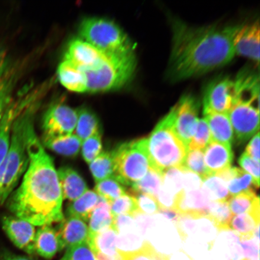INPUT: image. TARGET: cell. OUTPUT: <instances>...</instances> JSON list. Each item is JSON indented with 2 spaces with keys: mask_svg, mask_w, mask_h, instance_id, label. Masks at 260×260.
Segmentation results:
<instances>
[{
  "mask_svg": "<svg viewBox=\"0 0 260 260\" xmlns=\"http://www.w3.org/2000/svg\"><path fill=\"white\" fill-rule=\"evenodd\" d=\"M27 150L28 166L22 183L8 198V207L14 215L34 226L51 225L64 217L63 197L53 158L35 134L29 129Z\"/></svg>",
  "mask_w": 260,
  "mask_h": 260,
  "instance_id": "6da1fadb",
  "label": "cell"
},
{
  "mask_svg": "<svg viewBox=\"0 0 260 260\" xmlns=\"http://www.w3.org/2000/svg\"><path fill=\"white\" fill-rule=\"evenodd\" d=\"M239 25L191 27L174 19L168 74L177 81L200 76L230 62L233 38Z\"/></svg>",
  "mask_w": 260,
  "mask_h": 260,
  "instance_id": "7a4b0ae2",
  "label": "cell"
},
{
  "mask_svg": "<svg viewBox=\"0 0 260 260\" xmlns=\"http://www.w3.org/2000/svg\"><path fill=\"white\" fill-rule=\"evenodd\" d=\"M34 111V108L24 110L13 123L9 151L0 167V206L8 200L27 170V136L32 125Z\"/></svg>",
  "mask_w": 260,
  "mask_h": 260,
  "instance_id": "3957f363",
  "label": "cell"
},
{
  "mask_svg": "<svg viewBox=\"0 0 260 260\" xmlns=\"http://www.w3.org/2000/svg\"><path fill=\"white\" fill-rule=\"evenodd\" d=\"M175 115V106L147 138L151 168L161 174L167 169L183 167L188 152L174 132Z\"/></svg>",
  "mask_w": 260,
  "mask_h": 260,
  "instance_id": "277c9868",
  "label": "cell"
},
{
  "mask_svg": "<svg viewBox=\"0 0 260 260\" xmlns=\"http://www.w3.org/2000/svg\"><path fill=\"white\" fill-rule=\"evenodd\" d=\"M136 58L134 51L109 54L100 67L84 71L87 80V92H107L121 88L134 75Z\"/></svg>",
  "mask_w": 260,
  "mask_h": 260,
  "instance_id": "5b68a950",
  "label": "cell"
},
{
  "mask_svg": "<svg viewBox=\"0 0 260 260\" xmlns=\"http://www.w3.org/2000/svg\"><path fill=\"white\" fill-rule=\"evenodd\" d=\"M114 174L120 183L133 186L151 168L147 138L122 143L112 151Z\"/></svg>",
  "mask_w": 260,
  "mask_h": 260,
  "instance_id": "8992f818",
  "label": "cell"
},
{
  "mask_svg": "<svg viewBox=\"0 0 260 260\" xmlns=\"http://www.w3.org/2000/svg\"><path fill=\"white\" fill-rule=\"evenodd\" d=\"M82 40L107 54L133 51V44L119 26L109 19L90 18L84 19L80 27Z\"/></svg>",
  "mask_w": 260,
  "mask_h": 260,
  "instance_id": "52a82bcc",
  "label": "cell"
},
{
  "mask_svg": "<svg viewBox=\"0 0 260 260\" xmlns=\"http://www.w3.org/2000/svg\"><path fill=\"white\" fill-rule=\"evenodd\" d=\"M236 141L244 144L259 132V90L239 91L229 113Z\"/></svg>",
  "mask_w": 260,
  "mask_h": 260,
  "instance_id": "ba28073f",
  "label": "cell"
},
{
  "mask_svg": "<svg viewBox=\"0 0 260 260\" xmlns=\"http://www.w3.org/2000/svg\"><path fill=\"white\" fill-rule=\"evenodd\" d=\"M77 120L76 110L63 104H55L44 114L42 120L43 139L73 134Z\"/></svg>",
  "mask_w": 260,
  "mask_h": 260,
  "instance_id": "9c48e42d",
  "label": "cell"
},
{
  "mask_svg": "<svg viewBox=\"0 0 260 260\" xmlns=\"http://www.w3.org/2000/svg\"><path fill=\"white\" fill-rule=\"evenodd\" d=\"M176 107L174 125L175 134L187 149L197 128L200 105L190 95L182 97Z\"/></svg>",
  "mask_w": 260,
  "mask_h": 260,
  "instance_id": "30bf717a",
  "label": "cell"
},
{
  "mask_svg": "<svg viewBox=\"0 0 260 260\" xmlns=\"http://www.w3.org/2000/svg\"><path fill=\"white\" fill-rule=\"evenodd\" d=\"M235 99V84L229 77L212 81L205 91L203 111L229 112Z\"/></svg>",
  "mask_w": 260,
  "mask_h": 260,
  "instance_id": "8fae6325",
  "label": "cell"
},
{
  "mask_svg": "<svg viewBox=\"0 0 260 260\" xmlns=\"http://www.w3.org/2000/svg\"><path fill=\"white\" fill-rule=\"evenodd\" d=\"M109 55L82 39H77L68 44L64 60L83 71H89L100 67Z\"/></svg>",
  "mask_w": 260,
  "mask_h": 260,
  "instance_id": "7c38bea8",
  "label": "cell"
},
{
  "mask_svg": "<svg viewBox=\"0 0 260 260\" xmlns=\"http://www.w3.org/2000/svg\"><path fill=\"white\" fill-rule=\"evenodd\" d=\"M2 227L6 235L19 249L32 255L35 253V226L27 221L15 216H6L2 219Z\"/></svg>",
  "mask_w": 260,
  "mask_h": 260,
  "instance_id": "4fadbf2b",
  "label": "cell"
},
{
  "mask_svg": "<svg viewBox=\"0 0 260 260\" xmlns=\"http://www.w3.org/2000/svg\"><path fill=\"white\" fill-rule=\"evenodd\" d=\"M235 54L245 56L258 63L259 60V21L240 24L233 38Z\"/></svg>",
  "mask_w": 260,
  "mask_h": 260,
  "instance_id": "5bb4252c",
  "label": "cell"
},
{
  "mask_svg": "<svg viewBox=\"0 0 260 260\" xmlns=\"http://www.w3.org/2000/svg\"><path fill=\"white\" fill-rule=\"evenodd\" d=\"M56 230L63 249L86 243L88 240V225L84 221L77 217L64 218Z\"/></svg>",
  "mask_w": 260,
  "mask_h": 260,
  "instance_id": "9a60e30c",
  "label": "cell"
},
{
  "mask_svg": "<svg viewBox=\"0 0 260 260\" xmlns=\"http://www.w3.org/2000/svg\"><path fill=\"white\" fill-rule=\"evenodd\" d=\"M204 149L205 164L211 174L215 175L231 167L234 159L232 145L211 141Z\"/></svg>",
  "mask_w": 260,
  "mask_h": 260,
  "instance_id": "2e32d148",
  "label": "cell"
},
{
  "mask_svg": "<svg viewBox=\"0 0 260 260\" xmlns=\"http://www.w3.org/2000/svg\"><path fill=\"white\" fill-rule=\"evenodd\" d=\"M27 100L11 103L0 121V167L7 155L11 143L13 123L28 105Z\"/></svg>",
  "mask_w": 260,
  "mask_h": 260,
  "instance_id": "e0dca14e",
  "label": "cell"
},
{
  "mask_svg": "<svg viewBox=\"0 0 260 260\" xmlns=\"http://www.w3.org/2000/svg\"><path fill=\"white\" fill-rule=\"evenodd\" d=\"M203 114L209 125L211 141L232 145L235 135L229 114L211 111H203Z\"/></svg>",
  "mask_w": 260,
  "mask_h": 260,
  "instance_id": "ac0fdd59",
  "label": "cell"
},
{
  "mask_svg": "<svg viewBox=\"0 0 260 260\" xmlns=\"http://www.w3.org/2000/svg\"><path fill=\"white\" fill-rule=\"evenodd\" d=\"M57 172L63 200L73 201L89 190L85 181L74 169L64 167Z\"/></svg>",
  "mask_w": 260,
  "mask_h": 260,
  "instance_id": "d6986e66",
  "label": "cell"
},
{
  "mask_svg": "<svg viewBox=\"0 0 260 260\" xmlns=\"http://www.w3.org/2000/svg\"><path fill=\"white\" fill-rule=\"evenodd\" d=\"M63 249L56 229L51 225L40 226L36 232L35 253L46 259H51Z\"/></svg>",
  "mask_w": 260,
  "mask_h": 260,
  "instance_id": "ffe728a7",
  "label": "cell"
},
{
  "mask_svg": "<svg viewBox=\"0 0 260 260\" xmlns=\"http://www.w3.org/2000/svg\"><path fill=\"white\" fill-rule=\"evenodd\" d=\"M215 175L225 181L231 197L259 188L251 175L238 168L230 167Z\"/></svg>",
  "mask_w": 260,
  "mask_h": 260,
  "instance_id": "44dd1931",
  "label": "cell"
},
{
  "mask_svg": "<svg viewBox=\"0 0 260 260\" xmlns=\"http://www.w3.org/2000/svg\"><path fill=\"white\" fill-rule=\"evenodd\" d=\"M57 74L58 80L65 88L74 92H87L86 74L76 65L63 60L58 67Z\"/></svg>",
  "mask_w": 260,
  "mask_h": 260,
  "instance_id": "7402d4cb",
  "label": "cell"
},
{
  "mask_svg": "<svg viewBox=\"0 0 260 260\" xmlns=\"http://www.w3.org/2000/svg\"><path fill=\"white\" fill-rule=\"evenodd\" d=\"M116 233L117 250L123 259L141 251L147 241L140 234L136 224L135 226L119 230Z\"/></svg>",
  "mask_w": 260,
  "mask_h": 260,
  "instance_id": "603a6c76",
  "label": "cell"
},
{
  "mask_svg": "<svg viewBox=\"0 0 260 260\" xmlns=\"http://www.w3.org/2000/svg\"><path fill=\"white\" fill-rule=\"evenodd\" d=\"M233 216L249 213L259 220V198L256 190H249L232 196L227 201Z\"/></svg>",
  "mask_w": 260,
  "mask_h": 260,
  "instance_id": "cb8c5ba5",
  "label": "cell"
},
{
  "mask_svg": "<svg viewBox=\"0 0 260 260\" xmlns=\"http://www.w3.org/2000/svg\"><path fill=\"white\" fill-rule=\"evenodd\" d=\"M117 233L113 227L95 234H89L87 244L93 253L113 256L118 254L116 248Z\"/></svg>",
  "mask_w": 260,
  "mask_h": 260,
  "instance_id": "d4e9b609",
  "label": "cell"
},
{
  "mask_svg": "<svg viewBox=\"0 0 260 260\" xmlns=\"http://www.w3.org/2000/svg\"><path fill=\"white\" fill-rule=\"evenodd\" d=\"M99 196L95 191L88 190L68 206L67 217H74L88 222L91 213L95 209Z\"/></svg>",
  "mask_w": 260,
  "mask_h": 260,
  "instance_id": "484cf974",
  "label": "cell"
},
{
  "mask_svg": "<svg viewBox=\"0 0 260 260\" xmlns=\"http://www.w3.org/2000/svg\"><path fill=\"white\" fill-rule=\"evenodd\" d=\"M114 217L107 200L99 197L96 206L89 219V234H95L112 227Z\"/></svg>",
  "mask_w": 260,
  "mask_h": 260,
  "instance_id": "4316f807",
  "label": "cell"
},
{
  "mask_svg": "<svg viewBox=\"0 0 260 260\" xmlns=\"http://www.w3.org/2000/svg\"><path fill=\"white\" fill-rule=\"evenodd\" d=\"M45 147L66 157H73L79 154L81 141L74 134L56 138L43 139Z\"/></svg>",
  "mask_w": 260,
  "mask_h": 260,
  "instance_id": "83f0119b",
  "label": "cell"
},
{
  "mask_svg": "<svg viewBox=\"0 0 260 260\" xmlns=\"http://www.w3.org/2000/svg\"><path fill=\"white\" fill-rule=\"evenodd\" d=\"M77 113V120L74 134L80 139L81 142L100 132L99 119L92 111L81 107Z\"/></svg>",
  "mask_w": 260,
  "mask_h": 260,
  "instance_id": "f1b7e54d",
  "label": "cell"
},
{
  "mask_svg": "<svg viewBox=\"0 0 260 260\" xmlns=\"http://www.w3.org/2000/svg\"><path fill=\"white\" fill-rule=\"evenodd\" d=\"M201 190L210 202L227 201L231 197L225 181L215 175L203 181Z\"/></svg>",
  "mask_w": 260,
  "mask_h": 260,
  "instance_id": "f546056e",
  "label": "cell"
},
{
  "mask_svg": "<svg viewBox=\"0 0 260 260\" xmlns=\"http://www.w3.org/2000/svg\"><path fill=\"white\" fill-rule=\"evenodd\" d=\"M233 216L227 201L210 202L206 217L213 222L218 232L231 230L230 225Z\"/></svg>",
  "mask_w": 260,
  "mask_h": 260,
  "instance_id": "4dcf8cb0",
  "label": "cell"
},
{
  "mask_svg": "<svg viewBox=\"0 0 260 260\" xmlns=\"http://www.w3.org/2000/svg\"><path fill=\"white\" fill-rule=\"evenodd\" d=\"M259 226V220L249 213H245L233 217L230 223V230L234 231L240 239L253 238L256 228Z\"/></svg>",
  "mask_w": 260,
  "mask_h": 260,
  "instance_id": "1f68e13d",
  "label": "cell"
},
{
  "mask_svg": "<svg viewBox=\"0 0 260 260\" xmlns=\"http://www.w3.org/2000/svg\"><path fill=\"white\" fill-rule=\"evenodd\" d=\"M89 165L91 173L96 183L113 176L114 166L112 151H102Z\"/></svg>",
  "mask_w": 260,
  "mask_h": 260,
  "instance_id": "d6a6232c",
  "label": "cell"
},
{
  "mask_svg": "<svg viewBox=\"0 0 260 260\" xmlns=\"http://www.w3.org/2000/svg\"><path fill=\"white\" fill-rule=\"evenodd\" d=\"M161 186V173L150 168L145 176L131 187L132 194L145 193L156 198Z\"/></svg>",
  "mask_w": 260,
  "mask_h": 260,
  "instance_id": "836d02e7",
  "label": "cell"
},
{
  "mask_svg": "<svg viewBox=\"0 0 260 260\" xmlns=\"http://www.w3.org/2000/svg\"><path fill=\"white\" fill-rule=\"evenodd\" d=\"M94 191L109 203L126 193L125 187L114 176L96 182Z\"/></svg>",
  "mask_w": 260,
  "mask_h": 260,
  "instance_id": "e575fe53",
  "label": "cell"
},
{
  "mask_svg": "<svg viewBox=\"0 0 260 260\" xmlns=\"http://www.w3.org/2000/svg\"><path fill=\"white\" fill-rule=\"evenodd\" d=\"M109 203L114 217L121 215L133 216L139 211L137 199L132 194L126 193Z\"/></svg>",
  "mask_w": 260,
  "mask_h": 260,
  "instance_id": "d590c367",
  "label": "cell"
},
{
  "mask_svg": "<svg viewBox=\"0 0 260 260\" xmlns=\"http://www.w3.org/2000/svg\"><path fill=\"white\" fill-rule=\"evenodd\" d=\"M182 167L196 174L202 179L203 181L211 175H213L207 170L205 164L203 151L200 149L188 151Z\"/></svg>",
  "mask_w": 260,
  "mask_h": 260,
  "instance_id": "8d00e7d4",
  "label": "cell"
},
{
  "mask_svg": "<svg viewBox=\"0 0 260 260\" xmlns=\"http://www.w3.org/2000/svg\"><path fill=\"white\" fill-rule=\"evenodd\" d=\"M162 187L177 197L183 191V172L180 168H171L162 171Z\"/></svg>",
  "mask_w": 260,
  "mask_h": 260,
  "instance_id": "74e56055",
  "label": "cell"
},
{
  "mask_svg": "<svg viewBox=\"0 0 260 260\" xmlns=\"http://www.w3.org/2000/svg\"><path fill=\"white\" fill-rule=\"evenodd\" d=\"M14 72L7 70L0 77V121L11 103V94L15 82Z\"/></svg>",
  "mask_w": 260,
  "mask_h": 260,
  "instance_id": "f35d334b",
  "label": "cell"
},
{
  "mask_svg": "<svg viewBox=\"0 0 260 260\" xmlns=\"http://www.w3.org/2000/svg\"><path fill=\"white\" fill-rule=\"evenodd\" d=\"M81 148L84 160L89 164L102 153L103 144L101 133H97L82 142Z\"/></svg>",
  "mask_w": 260,
  "mask_h": 260,
  "instance_id": "ab89813d",
  "label": "cell"
},
{
  "mask_svg": "<svg viewBox=\"0 0 260 260\" xmlns=\"http://www.w3.org/2000/svg\"><path fill=\"white\" fill-rule=\"evenodd\" d=\"M211 142L209 125L204 118L200 119L196 132L188 145V151L200 149L203 150Z\"/></svg>",
  "mask_w": 260,
  "mask_h": 260,
  "instance_id": "60d3db41",
  "label": "cell"
},
{
  "mask_svg": "<svg viewBox=\"0 0 260 260\" xmlns=\"http://www.w3.org/2000/svg\"><path fill=\"white\" fill-rule=\"evenodd\" d=\"M60 260H96L87 243L67 249Z\"/></svg>",
  "mask_w": 260,
  "mask_h": 260,
  "instance_id": "b9f144b4",
  "label": "cell"
},
{
  "mask_svg": "<svg viewBox=\"0 0 260 260\" xmlns=\"http://www.w3.org/2000/svg\"><path fill=\"white\" fill-rule=\"evenodd\" d=\"M137 199L139 211L145 215H154L159 213L160 207L157 200L151 195L138 193Z\"/></svg>",
  "mask_w": 260,
  "mask_h": 260,
  "instance_id": "7bdbcfd3",
  "label": "cell"
},
{
  "mask_svg": "<svg viewBox=\"0 0 260 260\" xmlns=\"http://www.w3.org/2000/svg\"><path fill=\"white\" fill-rule=\"evenodd\" d=\"M239 164L244 170L248 172L254 181L256 186H259V162L250 157L246 152H243L239 158Z\"/></svg>",
  "mask_w": 260,
  "mask_h": 260,
  "instance_id": "ee69618b",
  "label": "cell"
},
{
  "mask_svg": "<svg viewBox=\"0 0 260 260\" xmlns=\"http://www.w3.org/2000/svg\"><path fill=\"white\" fill-rule=\"evenodd\" d=\"M183 172V186L184 191L199 190L203 184V180L196 174L186 170V168H180Z\"/></svg>",
  "mask_w": 260,
  "mask_h": 260,
  "instance_id": "f6af8a7d",
  "label": "cell"
},
{
  "mask_svg": "<svg viewBox=\"0 0 260 260\" xmlns=\"http://www.w3.org/2000/svg\"><path fill=\"white\" fill-rule=\"evenodd\" d=\"M240 243L243 250L244 259H259V243L254 239H240Z\"/></svg>",
  "mask_w": 260,
  "mask_h": 260,
  "instance_id": "bcb514c9",
  "label": "cell"
},
{
  "mask_svg": "<svg viewBox=\"0 0 260 260\" xmlns=\"http://www.w3.org/2000/svg\"><path fill=\"white\" fill-rule=\"evenodd\" d=\"M160 209L173 210L176 209L177 197L174 196L161 187L156 197Z\"/></svg>",
  "mask_w": 260,
  "mask_h": 260,
  "instance_id": "7dc6e473",
  "label": "cell"
},
{
  "mask_svg": "<svg viewBox=\"0 0 260 260\" xmlns=\"http://www.w3.org/2000/svg\"><path fill=\"white\" fill-rule=\"evenodd\" d=\"M245 152L253 160L259 162V133L253 136L246 148Z\"/></svg>",
  "mask_w": 260,
  "mask_h": 260,
  "instance_id": "c3c4849f",
  "label": "cell"
},
{
  "mask_svg": "<svg viewBox=\"0 0 260 260\" xmlns=\"http://www.w3.org/2000/svg\"><path fill=\"white\" fill-rule=\"evenodd\" d=\"M159 213L161 214L166 218L172 221L175 225L180 217V214L176 211L173 210L160 209Z\"/></svg>",
  "mask_w": 260,
  "mask_h": 260,
  "instance_id": "681fc988",
  "label": "cell"
},
{
  "mask_svg": "<svg viewBox=\"0 0 260 260\" xmlns=\"http://www.w3.org/2000/svg\"><path fill=\"white\" fill-rule=\"evenodd\" d=\"M93 254L96 260H124L119 253L113 256L106 255L100 253H93Z\"/></svg>",
  "mask_w": 260,
  "mask_h": 260,
  "instance_id": "f907efd6",
  "label": "cell"
},
{
  "mask_svg": "<svg viewBox=\"0 0 260 260\" xmlns=\"http://www.w3.org/2000/svg\"><path fill=\"white\" fill-rule=\"evenodd\" d=\"M1 260H34L28 256L12 254V253H5L2 256Z\"/></svg>",
  "mask_w": 260,
  "mask_h": 260,
  "instance_id": "816d5d0a",
  "label": "cell"
},
{
  "mask_svg": "<svg viewBox=\"0 0 260 260\" xmlns=\"http://www.w3.org/2000/svg\"><path fill=\"white\" fill-rule=\"evenodd\" d=\"M6 68H7V60H6L5 53L0 50V77L7 71Z\"/></svg>",
  "mask_w": 260,
  "mask_h": 260,
  "instance_id": "f5cc1de1",
  "label": "cell"
},
{
  "mask_svg": "<svg viewBox=\"0 0 260 260\" xmlns=\"http://www.w3.org/2000/svg\"><path fill=\"white\" fill-rule=\"evenodd\" d=\"M242 260H251V259H243ZM257 260H259V259H257Z\"/></svg>",
  "mask_w": 260,
  "mask_h": 260,
  "instance_id": "db71d44e",
  "label": "cell"
}]
</instances>
